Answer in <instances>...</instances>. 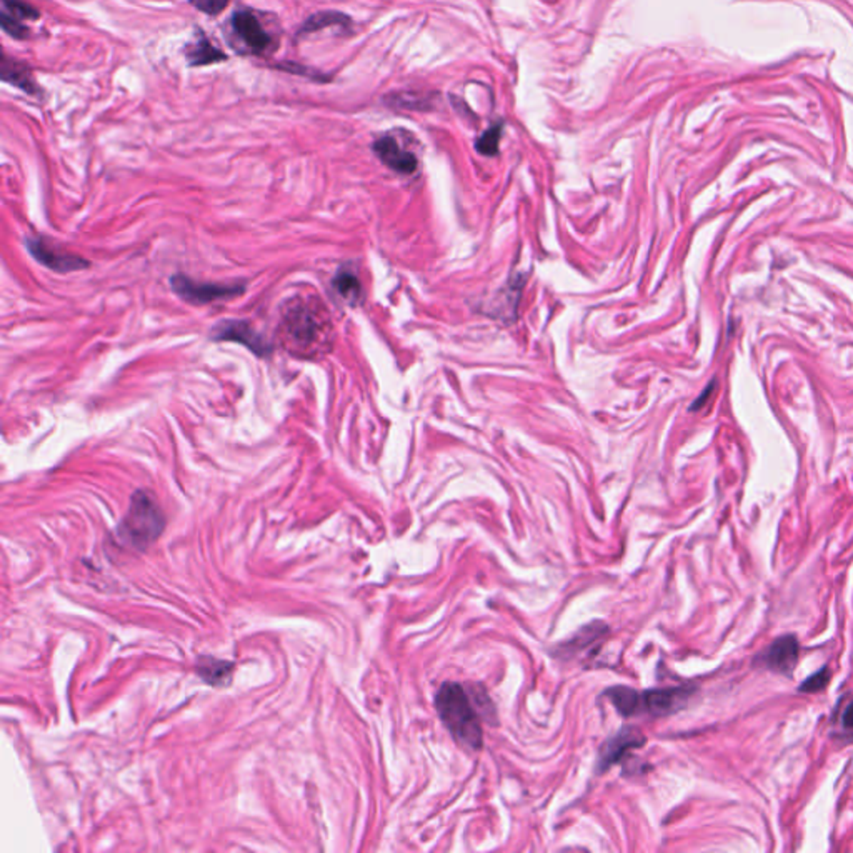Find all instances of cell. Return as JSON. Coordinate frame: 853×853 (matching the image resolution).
Returning a JSON list of instances; mask_svg holds the SVG:
<instances>
[{"mask_svg": "<svg viewBox=\"0 0 853 853\" xmlns=\"http://www.w3.org/2000/svg\"><path fill=\"white\" fill-rule=\"evenodd\" d=\"M644 744H645V737L640 734V730L634 727L622 728L616 737L608 738L602 746L600 756H598V772L608 770L612 765L618 764L630 750L640 748Z\"/></svg>", "mask_w": 853, "mask_h": 853, "instance_id": "obj_9", "label": "cell"}, {"mask_svg": "<svg viewBox=\"0 0 853 853\" xmlns=\"http://www.w3.org/2000/svg\"><path fill=\"white\" fill-rule=\"evenodd\" d=\"M435 709L459 746L480 750L484 734L474 697L457 681H445L435 695Z\"/></svg>", "mask_w": 853, "mask_h": 853, "instance_id": "obj_2", "label": "cell"}, {"mask_svg": "<svg viewBox=\"0 0 853 853\" xmlns=\"http://www.w3.org/2000/svg\"><path fill=\"white\" fill-rule=\"evenodd\" d=\"M232 32L250 54L264 55L271 52L274 39L252 11H237L230 19Z\"/></svg>", "mask_w": 853, "mask_h": 853, "instance_id": "obj_6", "label": "cell"}, {"mask_svg": "<svg viewBox=\"0 0 853 853\" xmlns=\"http://www.w3.org/2000/svg\"><path fill=\"white\" fill-rule=\"evenodd\" d=\"M334 292L348 305H358L364 299V287L356 272L348 267H342L332 279Z\"/></svg>", "mask_w": 853, "mask_h": 853, "instance_id": "obj_14", "label": "cell"}, {"mask_svg": "<svg viewBox=\"0 0 853 853\" xmlns=\"http://www.w3.org/2000/svg\"><path fill=\"white\" fill-rule=\"evenodd\" d=\"M0 23H2V29H4V32L9 33V35L14 37V39L25 41V39L31 35L29 29H27V27H25V25H23L21 21L14 19V17H11L9 14H5V12H2V14H0Z\"/></svg>", "mask_w": 853, "mask_h": 853, "instance_id": "obj_19", "label": "cell"}, {"mask_svg": "<svg viewBox=\"0 0 853 853\" xmlns=\"http://www.w3.org/2000/svg\"><path fill=\"white\" fill-rule=\"evenodd\" d=\"M374 152L389 169L399 173H413L419 167L417 157L409 151H403L399 142L392 135H384L374 142Z\"/></svg>", "mask_w": 853, "mask_h": 853, "instance_id": "obj_10", "label": "cell"}, {"mask_svg": "<svg viewBox=\"0 0 853 853\" xmlns=\"http://www.w3.org/2000/svg\"><path fill=\"white\" fill-rule=\"evenodd\" d=\"M502 127L504 124L502 122H497L494 124L490 129L484 132L476 144V149L478 153L482 155H497L498 153V144H500V137H502Z\"/></svg>", "mask_w": 853, "mask_h": 853, "instance_id": "obj_17", "label": "cell"}, {"mask_svg": "<svg viewBox=\"0 0 853 853\" xmlns=\"http://www.w3.org/2000/svg\"><path fill=\"white\" fill-rule=\"evenodd\" d=\"M389 102L405 108H423L431 106V100L425 96H417V94H402V96H392Z\"/></svg>", "mask_w": 853, "mask_h": 853, "instance_id": "obj_21", "label": "cell"}, {"mask_svg": "<svg viewBox=\"0 0 853 853\" xmlns=\"http://www.w3.org/2000/svg\"><path fill=\"white\" fill-rule=\"evenodd\" d=\"M693 693V687H670L655 691H637L630 687H612L605 691V697L614 703L617 712L624 717L648 715L665 717L683 709Z\"/></svg>", "mask_w": 853, "mask_h": 853, "instance_id": "obj_3", "label": "cell"}, {"mask_svg": "<svg viewBox=\"0 0 853 853\" xmlns=\"http://www.w3.org/2000/svg\"><path fill=\"white\" fill-rule=\"evenodd\" d=\"M189 4L207 15H218L227 9L228 0H189Z\"/></svg>", "mask_w": 853, "mask_h": 853, "instance_id": "obj_22", "label": "cell"}, {"mask_svg": "<svg viewBox=\"0 0 853 853\" xmlns=\"http://www.w3.org/2000/svg\"><path fill=\"white\" fill-rule=\"evenodd\" d=\"M27 250L31 252L33 259L43 267L51 271L59 272V274H67V272L84 271L88 267V262L84 257H79L69 252H60L59 249H52L51 246L45 244L43 238L29 237L25 240Z\"/></svg>", "mask_w": 853, "mask_h": 853, "instance_id": "obj_8", "label": "cell"}, {"mask_svg": "<svg viewBox=\"0 0 853 853\" xmlns=\"http://www.w3.org/2000/svg\"><path fill=\"white\" fill-rule=\"evenodd\" d=\"M185 59H187V64L190 67H204V65L224 62V60H227V55L210 42V39L207 37L206 33L199 31L194 42L189 43L185 47Z\"/></svg>", "mask_w": 853, "mask_h": 853, "instance_id": "obj_13", "label": "cell"}, {"mask_svg": "<svg viewBox=\"0 0 853 853\" xmlns=\"http://www.w3.org/2000/svg\"><path fill=\"white\" fill-rule=\"evenodd\" d=\"M165 519L151 494L137 490L130 498V507L122 520L119 535L134 547L144 549L162 533Z\"/></svg>", "mask_w": 853, "mask_h": 853, "instance_id": "obj_4", "label": "cell"}, {"mask_svg": "<svg viewBox=\"0 0 853 853\" xmlns=\"http://www.w3.org/2000/svg\"><path fill=\"white\" fill-rule=\"evenodd\" d=\"M172 291L181 297L182 301L195 305H204V303L216 302V301H224V299H234L237 295H242L246 287L242 283H212V282H195L182 274H177L171 279Z\"/></svg>", "mask_w": 853, "mask_h": 853, "instance_id": "obj_5", "label": "cell"}, {"mask_svg": "<svg viewBox=\"0 0 853 853\" xmlns=\"http://www.w3.org/2000/svg\"><path fill=\"white\" fill-rule=\"evenodd\" d=\"M2 12L21 22L35 21L41 15L35 7L23 0H2Z\"/></svg>", "mask_w": 853, "mask_h": 853, "instance_id": "obj_18", "label": "cell"}, {"mask_svg": "<svg viewBox=\"0 0 853 853\" xmlns=\"http://www.w3.org/2000/svg\"><path fill=\"white\" fill-rule=\"evenodd\" d=\"M800 647L797 638L780 637L764 652L762 655V663L767 669L778 672V673H792L799 662Z\"/></svg>", "mask_w": 853, "mask_h": 853, "instance_id": "obj_11", "label": "cell"}, {"mask_svg": "<svg viewBox=\"0 0 853 853\" xmlns=\"http://www.w3.org/2000/svg\"><path fill=\"white\" fill-rule=\"evenodd\" d=\"M348 23H350V19L347 17L346 14H340V12H319V14H313L312 17L303 23L302 29L299 31V35L317 32V31L325 29V27H329V25L346 27Z\"/></svg>", "mask_w": 853, "mask_h": 853, "instance_id": "obj_16", "label": "cell"}, {"mask_svg": "<svg viewBox=\"0 0 853 853\" xmlns=\"http://www.w3.org/2000/svg\"><path fill=\"white\" fill-rule=\"evenodd\" d=\"M842 725L843 728L847 730H853V702L845 709V712L842 715Z\"/></svg>", "mask_w": 853, "mask_h": 853, "instance_id": "obj_23", "label": "cell"}, {"mask_svg": "<svg viewBox=\"0 0 853 853\" xmlns=\"http://www.w3.org/2000/svg\"><path fill=\"white\" fill-rule=\"evenodd\" d=\"M279 335L292 356L315 358L332 347V324L324 305L313 299L295 297L282 307Z\"/></svg>", "mask_w": 853, "mask_h": 853, "instance_id": "obj_1", "label": "cell"}, {"mask_svg": "<svg viewBox=\"0 0 853 853\" xmlns=\"http://www.w3.org/2000/svg\"><path fill=\"white\" fill-rule=\"evenodd\" d=\"M232 670H234V663L226 662V660L200 657L197 662V673L210 685L227 683Z\"/></svg>", "mask_w": 853, "mask_h": 853, "instance_id": "obj_15", "label": "cell"}, {"mask_svg": "<svg viewBox=\"0 0 853 853\" xmlns=\"http://www.w3.org/2000/svg\"><path fill=\"white\" fill-rule=\"evenodd\" d=\"M210 337L217 342H238L257 357H269L274 350L271 344L247 320H222L214 327Z\"/></svg>", "mask_w": 853, "mask_h": 853, "instance_id": "obj_7", "label": "cell"}, {"mask_svg": "<svg viewBox=\"0 0 853 853\" xmlns=\"http://www.w3.org/2000/svg\"><path fill=\"white\" fill-rule=\"evenodd\" d=\"M830 681V670L827 667L819 670L817 673L811 675L807 681H803L799 687L800 691H805V693H815V691H821L829 685Z\"/></svg>", "mask_w": 853, "mask_h": 853, "instance_id": "obj_20", "label": "cell"}, {"mask_svg": "<svg viewBox=\"0 0 853 853\" xmlns=\"http://www.w3.org/2000/svg\"><path fill=\"white\" fill-rule=\"evenodd\" d=\"M0 77L5 84L17 87V88H21L22 92H25L29 96H37L42 90L39 84L35 82L31 67L14 60L9 55H2Z\"/></svg>", "mask_w": 853, "mask_h": 853, "instance_id": "obj_12", "label": "cell"}]
</instances>
